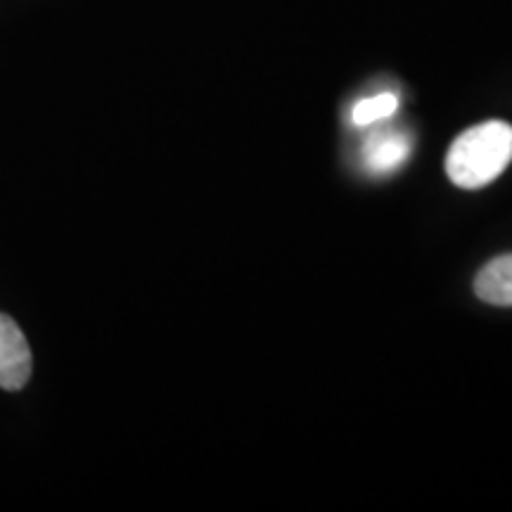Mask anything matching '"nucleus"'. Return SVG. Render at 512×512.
Returning <instances> with one entry per match:
<instances>
[{"label":"nucleus","instance_id":"obj_3","mask_svg":"<svg viewBox=\"0 0 512 512\" xmlns=\"http://www.w3.org/2000/svg\"><path fill=\"white\" fill-rule=\"evenodd\" d=\"M408 155L411 138L396 131H375L363 145V166L370 176H389L406 164Z\"/></svg>","mask_w":512,"mask_h":512},{"label":"nucleus","instance_id":"obj_1","mask_svg":"<svg viewBox=\"0 0 512 512\" xmlns=\"http://www.w3.org/2000/svg\"><path fill=\"white\" fill-rule=\"evenodd\" d=\"M512 162V126L508 121H484L453 140L446 155V174L453 185L477 190L494 183Z\"/></svg>","mask_w":512,"mask_h":512},{"label":"nucleus","instance_id":"obj_2","mask_svg":"<svg viewBox=\"0 0 512 512\" xmlns=\"http://www.w3.org/2000/svg\"><path fill=\"white\" fill-rule=\"evenodd\" d=\"M31 349L24 332L8 313H0V389L19 392L31 377Z\"/></svg>","mask_w":512,"mask_h":512},{"label":"nucleus","instance_id":"obj_5","mask_svg":"<svg viewBox=\"0 0 512 512\" xmlns=\"http://www.w3.org/2000/svg\"><path fill=\"white\" fill-rule=\"evenodd\" d=\"M399 110V98L394 93H377L370 98L358 100L351 110V124L358 128L375 126L377 121H387Z\"/></svg>","mask_w":512,"mask_h":512},{"label":"nucleus","instance_id":"obj_4","mask_svg":"<svg viewBox=\"0 0 512 512\" xmlns=\"http://www.w3.org/2000/svg\"><path fill=\"white\" fill-rule=\"evenodd\" d=\"M475 292L486 304L512 306V254L496 256L477 273Z\"/></svg>","mask_w":512,"mask_h":512}]
</instances>
